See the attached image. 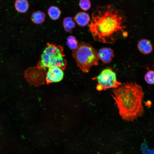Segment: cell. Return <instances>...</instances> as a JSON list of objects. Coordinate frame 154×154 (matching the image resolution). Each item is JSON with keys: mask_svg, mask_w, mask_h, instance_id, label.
Here are the masks:
<instances>
[{"mask_svg": "<svg viewBox=\"0 0 154 154\" xmlns=\"http://www.w3.org/2000/svg\"><path fill=\"white\" fill-rule=\"evenodd\" d=\"M72 52L77 66L84 72H88L92 66L98 64L99 58L97 51L88 43H78L77 48Z\"/></svg>", "mask_w": 154, "mask_h": 154, "instance_id": "277c9868", "label": "cell"}, {"mask_svg": "<svg viewBox=\"0 0 154 154\" xmlns=\"http://www.w3.org/2000/svg\"><path fill=\"white\" fill-rule=\"evenodd\" d=\"M15 7L18 12L25 13L28 10L29 4L27 0H16L15 3Z\"/></svg>", "mask_w": 154, "mask_h": 154, "instance_id": "7c38bea8", "label": "cell"}, {"mask_svg": "<svg viewBox=\"0 0 154 154\" xmlns=\"http://www.w3.org/2000/svg\"><path fill=\"white\" fill-rule=\"evenodd\" d=\"M46 17V15L44 12L38 11L32 13L31 19L33 23L39 25L42 23L44 22Z\"/></svg>", "mask_w": 154, "mask_h": 154, "instance_id": "30bf717a", "label": "cell"}, {"mask_svg": "<svg viewBox=\"0 0 154 154\" xmlns=\"http://www.w3.org/2000/svg\"><path fill=\"white\" fill-rule=\"evenodd\" d=\"M144 79L148 84L151 85L154 84V70H149L145 75Z\"/></svg>", "mask_w": 154, "mask_h": 154, "instance_id": "9a60e30c", "label": "cell"}, {"mask_svg": "<svg viewBox=\"0 0 154 154\" xmlns=\"http://www.w3.org/2000/svg\"><path fill=\"white\" fill-rule=\"evenodd\" d=\"M98 55L99 58L103 63H108L112 61L114 56V52L110 48H104L99 50Z\"/></svg>", "mask_w": 154, "mask_h": 154, "instance_id": "52a82bcc", "label": "cell"}, {"mask_svg": "<svg viewBox=\"0 0 154 154\" xmlns=\"http://www.w3.org/2000/svg\"><path fill=\"white\" fill-rule=\"evenodd\" d=\"M126 21L124 12L113 5L98 6L92 13L89 31L95 40L113 44L121 37H127Z\"/></svg>", "mask_w": 154, "mask_h": 154, "instance_id": "6da1fadb", "label": "cell"}, {"mask_svg": "<svg viewBox=\"0 0 154 154\" xmlns=\"http://www.w3.org/2000/svg\"><path fill=\"white\" fill-rule=\"evenodd\" d=\"M47 13L50 18L53 20L58 19L62 14L60 9L55 6H50L48 9Z\"/></svg>", "mask_w": 154, "mask_h": 154, "instance_id": "8fae6325", "label": "cell"}, {"mask_svg": "<svg viewBox=\"0 0 154 154\" xmlns=\"http://www.w3.org/2000/svg\"><path fill=\"white\" fill-rule=\"evenodd\" d=\"M74 19L79 26L83 27L89 24L90 18L88 13L84 12H80L75 15Z\"/></svg>", "mask_w": 154, "mask_h": 154, "instance_id": "9c48e42d", "label": "cell"}, {"mask_svg": "<svg viewBox=\"0 0 154 154\" xmlns=\"http://www.w3.org/2000/svg\"><path fill=\"white\" fill-rule=\"evenodd\" d=\"M137 48L139 51L144 54H148L152 52V45L148 39H143L140 40L137 44Z\"/></svg>", "mask_w": 154, "mask_h": 154, "instance_id": "ba28073f", "label": "cell"}, {"mask_svg": "<svg viewBox=\"0 0 154 154\" xmlns=\"http://www.w3.org/2000/svg\"><path fill=\"white\" fill-rule=\"evenodd\" d=\"M45 80L47 84L60 81L63 78V70L59 67L53 66L47 69Z\"/></svg>", "mask_w": 154, "mask_h": 154, "instance_id": "8992f818", "label": "cell"}, {"mask_svg": "<svg viewBox=\"0 0 154 154\" xmlns=\"http://www.w3.org/2000/svg\"><path fill=\"white\" fill-rule=\"evenodd\" d=\"M79 5L82 10L86 11L91 7V3L90 0H80Z\"/></svg>", "mask_w": 154, "mask_h": 154, "instance_id": "2e32d148", "label": "cell"}, {"mask_svg": "<svg viewBox=\"0 0 154 154\" xmlns=\"http://www.w3.org/2000/svg\"><path fill=\"white\" fill-rule=\"evenodd\" d=\"M93 79L97 81L96 88L98 91L116 88L121 85V83L117 80L116 73L110 67L104 69Z\"/></svg>", "mask_w": 154, "mask_h": 154, "instance_id": "5b68a950", "label": "cell"}, {"mask_svg": "<svg viewBox=\"0 0 154 154\" xmlns=\"http://www.w3.org/2000/svg\"><path fill=\"white\" fill-rule=\"evenodd\" d=\"M112 91V96L123 120L133 121L143 116L144 93L140 85L135 82H127Z\"/></svg>", "mask_w": 154, "mask_h": 154, "instance_id": "7a4b0ae2", "label": "cell"}, {"mask_svg": "<svg viewBox=\"0 0 154 154\" xmlns=\"http://www.w3.org/2000/svg\"><path fill=\"white\" fill-rule=\"evenodd\" d=\"M62 23L64 29L67 32H70L75 26L74 21L72 18L70 17L65 18Z\"/></svg>", "mask_w": 154, "mask_h": 154, "instance_id": "4fadbf2b", "label": "cell"}, {"mask_svg": "<svg viewBox=\"0 0 154 154\" xmlns=\"http://www.w3.org/2000/svg\"><path fill=\"white\" fill-rule=\"evenodd\" d=\"M145 106L149 108L151 107L152 105V102L150 100H148L146 102H144Z\"/></svg>", "mask_w": 154, "mask_h": 154, "instance_id": "e0dca14e", "label": "cell"}, {"mask_svg": "<svg viewBox=\"0 0 154 154\" xmlns=\"http://www.w3.org/2000/svg\"><path fill=\"white\" fill-rule=\"evenodd\" d=\"M66 43L69 48L72 50L77 48L78 44L76 38L72 35L69 36L67 38Z\"/></svg>", "mask_w": 154, "mask_h": 154, "instance_id": "5bb4252c", "label": "cell"}, {"mask_svg": "<svg viewBox=\"0 0 154 154\" xmlns=\"http://www.w3.org/2000/svg\"><path fill=\"white\" fill-rule=\"evenodd\" d=\"M61 45L48 42L41 55L37 67L40 70L57 66L63 71L67 66V61Z\"/></svg>", "mask_w": 154, "mask_h": 154, "instance_id": "3957f363", "label": "cell"}]
</instances>
